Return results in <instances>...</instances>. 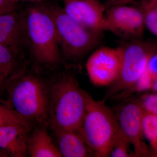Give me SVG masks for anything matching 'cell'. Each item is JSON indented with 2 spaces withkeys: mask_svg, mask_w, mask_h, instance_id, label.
I'll return each instance as SVG.
<instances>
[{
  "mask_svg": "<svg viewBox=\"0 0 157 157\" xmlns=\"http://www.w3.org/2000/svg\"><path fill=\"white\" fill-rule=\"evenodd\" d=\"M0 43L19 58L27 51L23 11L17 10L0 14Z\"/></svg>",
  "mask_w": 157,
  "mask_h": 157,
  "instance_id": "30bf717a",
  "label": "cell"
},
{
  "mask_svg": "<svg viewBox=\"0 0 157 157\" xmlns=\"http://www.w3.org/2000/svg\"><path fill=\"white\" fill-rule=\"evenodd\" d=\"M120 131L117 120L104 102L94 100L87 93L79 134L90 149L97 156H109Z\"/></svg>",
  "mask_w": 157,
  "mask_h": 157,
  "instance_id": "277c9868",
  "label": "cell"
},
{
  "mask_svg": "<svg viewBox=\"0 0 157 157\" xmlns=\"http://www.w3.org/2000/svg\"></svg>",
  "mask_w": 157,
  "mask_h": 157,
  "instance_id": "f1b7e54d",
  "label": "cell"
},
{
  "mask_svg": "<svg viewBox=\"0 0 157 157\" xmlns=\"http://www.w3.org/2000/svg\"><path fill=\"white\" fill-rule=\"evenodd\" d=\"M17 9V2L11 0H0V14L9 13Z\"/></svg>",
  "mask_w": 157,
  "mask_h": 157,
  "instance_id": "7402d4cb",
  "label": "cell"
},
{
  "mask_svg": "<svg viewBox=\"0 0 157 157\" xmlns=\"http://www.w3.org/2000/svg\"><path fill=\"white\" fill-rule=\"evenodd\" d=\"M142 105L147 112L157 116V94L146 96L142 101Z\"/></svg>",
  "mask_w": 157,
  "mask_h": 157,
  "instance_id": "44dd1931",
  "label": "cell"
},
{
  "mask_svg": "<svg viewBox=\"0 0 157 157\" xmlns=\"http://www.w3.org/2000/svg\"><path fill=\"white\" fill-rule=\"evenodd\" d=\"M27 51L41 66L55 67L63 57L54 20L48 4L35 3L24 11Z\"/></svg>",
  "mask_w": 157,
  "mask_h": 157,
  "instance_id": "3957f363",
  "label": "cell"
},
{
  "mask_svg": "<svg viewBox=\"0 0 157 157\" xmlns=\"http://www.w3.org/2000/svg\"><path fill=\"white\" fill-rule=\"evenodd\" d=\"M108 31L122 38L138 40L143 36L144 23L143 14L139 9L122 5L106 9Z\"/></svg>",
  "mask_w": 157,
  "mask_h": 157,
  "instance_id": "ba28073f",
  "label": "cell"
},
{
  "mask_svg": "<svg viewBox=\"0 0 157 157\" xmlns=\"http://www.w3.org/2000/svg\"><path fill=\"white\" fill-rule=\"evenodd\" d=\"M128 140L124 136L121 130L115 140L109 156L112 157H130Z\"/></svg>",
  "mask_w": 157,
  "mask_h": 157,
  "instance_id": "d6986e66",
  "label": "cell"
},
{
  "mask_svg": "<svg viewBox=\"0 0 157 157\" xmlns=\"http://www.w3.org/2000/svg\"><path fill=\"white\" fill-rule=\"evenodd\" d=\"M121 59V47H103L94 51L86 64L90 81L97 86L113 84L119 76Z\"/></svg>",
  "mask_w": 157,
  "mask_h": 157,
  "instance_id": "52a82bcc",
  "label": "cell"
},
{
  "mask_svg": "<svg viewBox=\"0 0 157 157\" xmlns=\"http://www.w3.org/2000/svg\"><path fill=\"white\" fill-rule=\"evenodd\" d=\"M11 1H14V2H17L19 1H26V2H29L35 3L44 2L47 1V0H11Z\"/></svg>",
  "mask_w": 157,
  "mask_h": 157,
  "instance_id": "484cf974",
  "label": "cell"
},
{
  "mask_svg": "<svg viewBox=\"0 0 157 157\" xmlns=\"http://www.w3.org/2000/svg\"><path fill=\"white\" fill-rule=\"evenodd\" d=\"M32 122L23 117L8 104L7 101L0 98V127L18 124L32 129Z\"/></svg>",
  "mask_w": 157,
  "mask_h": 157,
  "instance_id": "9a60e30c",
  "label": "cell"
},
{
  "mask_svg": "<svg viewBox=\"0 0 157 157\" xmlns=\"http://www.w3.org/2000/svg\"><path fill=\"white\" fill-rule=\"evenodd\" d=\"M53 132L62 157L89 156L90 149L80 134L70 130H59Z\"/></svg>",
  "mask_w": 157,
  "mask_h": 157,
  "instance_id": "4fadbf2b",
  "label": "cell"
},
{
  "mask_svg": "<svg viewBox=\"0 0 157 157\" xmlns=\"http://www.w3.org/2000/svg\"><path fill=\"white\" fill-rule=\"evenodd\" d=\"M8 104L23 117L41 126L48 125L49 85L37 75L17 71L7 78Z\"/></svg>",
  "mask_w": 157,
  "mask_h": 157,
  "instance_id": "7a4b0ae2",
  "label": "cell"
},
{
  "mask_svg": "<svg viewBox=\"0 0 157 157\" xmlns=\"http://www.w3.org/2000/svg\"><path fill=\"white\" fill-rule=\"evenodd\" d=\"M142 126L144 136L157 152V116L144 111Z\"/></svg>",
  "mask_w": 157,
  "mask_h": 157,
  "instance_id": "e0dca14e",
  "label": "cell"
},
{
  "mask_svg": "<svg viewBox=\"0 0 157 157\" xmlns=\"http://www.w3.org/2000/svg\"><path fill=\"white\" fill-rule=\"evenodd\" d=\"M8 77L6 73L0 69V94L6 90V82Z\"/></svg>",
  "mask_w": 157,
  "mask_h": 157,
  "instance_id": "cb8c5ba5",
  "label": "cell"
},
{
  "mask_svg": "<svg viewBox=\"0 0 157 157\" xmlns=\"http://www.w3.org/2000/svg\"><path fill=\"white\" fill-rule=\"evenodd\" d=\"M145 26L157 36V0H142L140 8Z\"/></svg>",
  "mask_w": 157,
  "mask_h": 157,
  "instance_id": "2e32d148",
  "label": "cell"
},
{
  "mask_svg": "<svg viewBox=\"0 0 157 157\" xmlns=\"http://www.w3.org/2000/svg\"><path fill=\"white\" fill-rule=\"evenodd\" d=\"M31 129L21 125L0 127V148L9 157L28 156V140Z\"/></svg>",
  "mask_w": 157,
  "mask_h": 157,
  "instance_id": "7c38bea8",
  "label": "cell"
},
{
  "mask_svg": "<svg viewBox=\"0 0 157 157\" xmlns=\"http://www.w3.org/2000/svg\"><path fill=\"white\" fill-rule=\"evenodd\" d=\"M64 10L73 20L94 33L108 31L104 5L96 0H63Z\"/></svg>",
  "mask_w": 157,
  "mask_h": 157,
  "instance_id": "9c48e42d",
  "label": "cell"
},
{
  "mask_svg": "<svg viewBox=\"0 0 157 157\" xmlns=\"http://www.w3.org/2000/svg\"><path fill=\"white\" fill-rule=\"evenodd\" d=\"M121 48L120 72L117 80L112 85L111 93L135 86L146 70L151 57L156 51L155 45L138 40H131Z\"/></svg>",
  "mask_w": 157,
  "mask_h": 157,
  "instance_id": "8992f818",
  "label": "cell"
},
{
  "mask_svg": "<svg viewBox=\"0 0 157 157\" xmlns=\"http://www.w3.org/2000/svg\"><path fill=\"white\" fill-rule=\"evenodd\" d=\"M17 59L10 48L0 43V69L8 77L17 68Z\"/></svg>",
  "mask_w": 157,
  "mask_h": 157,
  "instance_id": "ac0fdd59",
  "label": "cell"
},
{
  "mask_svg": "<svg viewBox=\"0 0 157 157\" xmlns=\"http://www.w3.org/2000/svg\"><path fill=\"white\" fill-rule=\"evenodd\" d=\"M9 155L4 150L0 148V157H9Z\"/></svg>",
  "mask_w": 157,
  "mask_h": 157,
  "instance_id": "4316f807",
  "label": "cell"
},
{
  "mask_svg": "<svg viewBox=\"0 0 157 157\" xmlns=\"http://www.w3.org/2000/svg\"><path fill=\"white\" fill-rule=\"evenodd\" d=\"M87 93L73 75L67 73L49 84L48 125L52 131L70 130L79 134L86 109Z\"/></svg>",
  "mask_w": 157,
  "mask_h": 157,
  "instance_id": "6da1fadb",
  "label": "cell"
},
{
  "mask_svg": "<svg viewBox=\"0 0 157 157\" xmlns=\"http://www.w3.org/2000/svg\"><path fill=\"white\" fill-rule=\"evenodd\" d=\"M144 110L138 104L128 103L121 107L119 113L118 122L124 136L132 144L137 155L146 153L142 142V122Z\"/></svg>",
  "mask_w": 157,
  "mask_h": 157,
  "instance_id": "8fae6325",
  "label": "cell"
},
{
  "mask_svg": "<svg viewBox=\"0 0 157 157\" xmlns=\"http://www.w3.org/2000/svg\"><path fill=\"white\" fill-rule=\"evenodd\" d=\"M54 20L59 46L63 58L78 60L95 48L102 34L89 30L73 20L63 8L48 4Z\"/></svg>",
  "mask_w": 157,
  "mask_h": 157,
  "instance_id": "5b68a950",
  "label": "cell"
},
{
  "mask_svg": "<svg viewBox=\"0 0 157 157\" xmlns=\"http://www.w3.org/2000/svg\"><path fill=\"white\" fill-rule=\"evenodd\" d=\"M28 153L32 157H62L50 135L42 128L35 129L29 135Z\"/></svg>",
  "mask_w": 157,
  "mask_h": 157,
  "instance_id": "5bb4252c",
  "label": "cell"
},
{
  "mask_svg": "<svg viewBox=\"0 0 157 157\" xmlns=\"http://www.w3.org/2000/svg\"><path fill=\"white\" fill-rule=\"evenodd\" d=\"M152 87L153 89L155 91L157 92V78L155 79Z\"/></svg>",
  "mask_w": 157,
  "mask_h": 157,
  "instance_id": "83f0119b",
  "label": "cell"
},
{
  "mask_svg": "<svg viewBox=\"0 0 157 157\" xmlns=\"http://www.w3.org/2000/svg\"><path fill=\"white\" fill-rule=\"evenodd\" d=\"M154 80L155 78L146 69L135 85L138 90H145L152 87Z\"/></svg>",
  "mask_w": 157,
  "mask_h": 157,
  "instance_id": "ffe728a7",
  "label": "cell"
},
{
  "mask_svg": "<svg viewBox=\"0 0 157 157\" xmlns=\"http://www.w3.org/2000/svg\"><path fill=\"white\" fill-rule=\"evenodd\" d=\"M135 0H118L114 3H112L111 5L108 7V9L110 7H114V6H122V5H127L129 3L132 2Z\"/></svg>",
  "mask_w": 157,
  "mask_h": 157,
  "instance_id": "d4e9b609",
  "label": "cell"
},
{
  "mask_svg": "<svg viewBox=\"0 0 157 157\" xmlns=\"http://www.w3.org/2000/svg\"><path fill=\"white\" fill-rule=\"evenodd\" d=\"M147 70L155 79L157 77V52H155L149 60Z\"/></svg>",
  "mask_w": 157,
  "mask_h": 157,
  "instance_id": "603a6c76",
  "label": "cell"
}]
</instances>
